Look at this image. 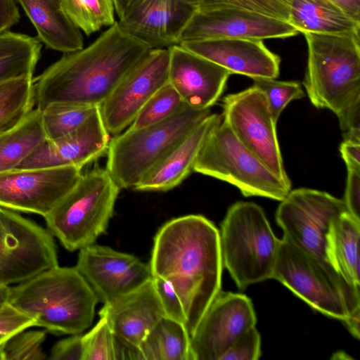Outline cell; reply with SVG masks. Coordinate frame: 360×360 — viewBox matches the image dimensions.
<instances>
[{
	"label": "cell",
	"mask_w": 360,
	"mask_h": 360,
	"mask_svg": "<svg viewBox=\"0 0 360 360\" xmlns=\"http://www.w3.org/2000/svg\"><path fill=\"white\" fill-rule=\"evenodd\" d=\"M149 265L153 276L169 281L180 298L191 336L221 290L219 230L200 214L167 221L154 237Z\"/></svg>",
	"instance_id": "obj_1"
},
{
	"label": "cell",
	"mask_w": 360,
	"mask_h": 360,
	"mask_svg": "<svg viewBox=\"0 0 360 360\" xmlns=\"http://www.w3.org/2000/svg\"><path fill=\"white\" fill-rule=\"evenodd\" d=\"M150 49L117 21L86 48L64 53L34 78L35 105L101 106Z\"/></svg>",
	"instance_id": "obj_2"
},
{
	"label": "cell",
	"mask_w": 360,
	"mask_h": 360,
	"mask_svg": "<svg viewBox=\"0 0 360 360\" xmlns=\"http://www.w3.org/2000/svg\"><path fill=\"white\" fill-rule=\"evenodd\" d=\"M303 34L308 49L303 85L311 103L336 115L344 141L360 142V38Z\"/></svg>",
	"instance_id": "obj_3"
},
{
	"label": "cell",
	"mask_w": 360,
	"mask_h": 360,
	"mask_svg": "<svg viewBox=\"0 0 360 360\" xmlns=\"http://www.w3.org/2000/svg\"><path fill=\"white\" fill-rule=\"evenodd\" d=\"M76 266L58 265L10 287L8 303L57 334H79L93 322L98 302Z\"/></svg>",
	"instance_id": "obj_4"
},
{
	"label": "cell",
	"mask_w": 360,
	"mask_h": 360,
	"mask_svg": "<svg viewBox=\"0 0 360 360\" xmlns=\"http://www.w3.org/2000/svg\"><path fill=\"white\" fill-rule=\"evenodd\" d=\"M219 231L223 266L240 290L273 278L281 239L259 205L234 203Z\"/></svg>",
	"instance_id": "obj_5"
},
{
	"label": "cell",
	"mask_w": 360,
	"mask_h": 360,
	"mask_svg": "<svg viewBox=\"0 0 360 360\" xmlns=\"http://www.w3.org/2000/svg\"><path fill=\"white\" fill-rule=\"evenodd\" d=\"M120 190L106 169L82 173L44 217L49 232L70 252L94 244L106 231Z\"/></svg>",
	"instance_id": "obj_6"
},
{
	"label": "cell",
	"mask_w": 360,
	"mask_h": 360,
	"mask_svg": "<svg viewBox=\"0 0 360 360\" xmlns=\"http://www.w3.org/2000/svg\"><path fill=\"white\" fill-rule=\"evenodd\" d=\"M210 109L184 105L167 119L110 139L106 169L120 188H133L205 117Z\"/></svg>",
	"instance_id": "obj_7"
},
{
	"label": "cell",
	"mask_w": 360,
	"mask_h": 360,
	"mask_svg": "<svg viewBox=\"0 0 360 360\" xmlns=\"http://www.w3.org/2000/svg\"><path fill=\"white\" fill-rule=\"evenodd\" d=\"M314 309L340 321L360 309L359 288L325 259L280 240L273 278Z\"/></svg>",
	"instance_id": "obj_8"
},
{
	"label": "cell",
	"mask_w": 360,
	"mask_h": 360,
	"mask_svg": "<svg viewBox=\"0 0 360 360\" xmlns=\"http://www.w3.org/2000/svg\"><path fill=\"white\" fill-rule=\"evenodd\" d=\"M193 172L233 185L245 197L281 201L291 190L237 139L223 118L207 135Z\"/></svg>",
	"instance_id": "obj_9"
},
{
	"label": "cell",
	"mask_w": 360,
	"mask_h": 360,
	"mask_svg": "<svg viewBox=\"0 0 360 360\" xmlns=\"http://www.w3.org/2000/svg\"><path fill=\"white\" fill-rule=\"evenodd\" d=\"M49 231L0 207V284L23 282L58 265Z\"/></svg>",
	"instance_id": "obj_10"
},
{
	"label": "cell",
	"mask_w": 360,
	"mask_h": 360,
	"mask_svg": "<svg viewBox=\"0 0 360 360\" xmlns=\"http://www.w3.org/2000/svg\"><path fill=\"white\" fill-rule=\"evenodd\" d=\"M222 118L237 139L285 185L291 181L284 167L274 121L265 96L252 86L222 99Z\"/></svg>",
	"instance_id": "obj_11"
},
{
	"label": "cell",
	"mask_w": 360,
	"mask_h": 360,
	"mask_svg": "<svg viewBox=\"0 0 360 360\" xmlns=\"http://www.w3.org/2000/svg\"><path fill=\"white\" fill-rule=\"evenodd\" d=\"M343 200L328 193L300 188L281 201L276 220L283 238L297 248L325 259L326 237L332 221L347 212Z\"/></svg>",
	"instance_id": "obj_12"
},
{
	"label": "cell",
	"mask_w": 360,
	"mask_h": 360,
	"mask_svg": "<svg viewBox=\"0 0 360 360\" xmlns=\"http://www.w3.org/2000/svg\"><path fill=\"white\" fill-rule=\"evenodd\" d=\"M82 169L15 168L0 173V207L45 217L73 188Z\"/></svg>",
	"instance_id": "obj_13"
},
{
	"label": "cell",
	"mask_w": 360,
	"mask_h": 360,
	"mask_svg": "<svg viewBox=\"0 0 360 360\" xmlns=\"http://www.w3.org/2000/svg\"><path fill=\"white\" fill-rule=\"evenodd\" d=\"M169 50L150 49L100 106L109 134L121 132L149 99L169 83Z\"/></svg>",
	"instance_id": "obj_14"
},
{
	"label": "cell",
	"mask_w": 360,
	"mask_h": 360,
	"mask_svg": "<svg viewBox=\"0 0 360 360\" xmlns=\"http://www.w3.org/2000/svg\"><path fill=\"white\" fill-rule=\"evenodd\" d=\"M256 323L248 297L221 290L191 336L193 360H221L238 338Z\"/></svg>",
	"instance_id": "obj_15"
},
{
	"label": "cell",
	"mask_w": 360,
	"mask_h": 360,
	"mask_svg": "<svg viewBox=\"0 0 360 360\" xmlns=\"http://www.w3.org/2000/svg\"><path fill=\"white\" fill-rule=\"evenodd\" d=\"M75 266L103 304L130 293L153 278L149 264L94 243L79 250Z\"/></svg>",
	"instance_id": "obj_16"
},
{
	"label": "cell",
	"mask_w": 360,
	"mask_h": 360,
	"mask_svg": "<svg viewBox=\"0 0 360 360\" xmlns=\"http://www.w3.org/2000/svg\"><path fill=\"white\" fill-rule=\"evenodd\" d=\"M297 34L289 22L278 18L235 6H214L195 11L180 42L219 38L264 41Z\"/></svg>",
	"instance_id": "obj_17"
},
{
	"label": "cell",
	"mask_w": 360,
	"mask_h": 360,
	"mask_svg": "<svg viewBox=\"0 0 360 360\" xmlns=\"http://www.w3.org/2000/svg\"><path fill=\"white\" fill-rule=\"evenodd\" d=\"M196 10L184 0H131L117 22L148 49H165L180 43Z\"/></svg>",
	"instance_id": "obj_18"
},
{
	"label": "cell",
	"mask_w": 360,
	"mask_h": 360,
	"mask_svg": "<svg viewBox=\"0 0 360 360\" xmlns=\"http://www.w3.org/2000/svg\"><path fill=\"white\" fill-rule=\"evenodd\" d=\"M110 141L99 106L72 132L41 144L17 168L75 166L82 169L107 153Z\"/></svg>",
	"instance_id": "obj_19"
},
{
	"label": "cell",
	"mask_w": 360,
	"mask_h": 360,
	"mask_svg": "<svg viewBox=\"0 0 360 360\" xmlns=\"http://www.w3.org/2000/svg\"><path fill=\"white\" fill-rule=\"evenodd\" d=\"M168 49L169 83L184 104L198 110L210 109L220 98L232 74L179 44Z\"/></svg>",
	"instance_id": "obj_20"
},
{
	"label": "cell",
	"mask_w": 360,
	"mask_h": 360,
	"mask_svg": "<svg viewBox=\"0 0 360 360\" xmlns=\"http://www.w3.org/2000/svg\"><path fill=\"white\" fill-rule=\"evenodd\" d=\"M184 48L223 67L231 74L276 79L280 57L263 40L219 38L181 41Z\"/></svg>",
	"instance_id": "obj_21"
},
{
	"label": "cell",
	"mask_w": 360,
	"mask_h": 360,
	"mask_svg": "<svg viewBox=\"0 0 360 360\" xmlns=\"http://www.w3.org/2000/svg\"><path fill=\"white\" fill-rule=\"evenodd\" d=\"M99 315L105 316L124 347L126 359H131L148 332L165 316L152 279L115 301L103 304Z\"/></svg>",
	"instance_id": "obj_22"
},
{
	"label": "cell",
	"mask_w": 360,
	"mask_h": 360,
	"mask_svg": "<svg viewBox=\"0 0 360 360\" xmlns=\"http://www.w3.org/2000/svg\"><path fill=\"white\" fill-rule=\"evenodd\" d=\"M222 115L210 113L160 162L146 173L134 189L139 191H166L179 185L193 172L198 152L211 129Z\"/></svg>",
	"instance_id": "obj_23"
},
{
	"label": "cell",
	"mask_w": 360,
	"mask_h": 360,
	"mask_svg": "<svg viewBox=\"0 0 360 360\" xmlns=\"http://www.w3.org/2000/svg\"><path fill=\"white\" fill-rule=\"evenodd\" d=\"M47 49L71 53L84 47L83 36L64 12L61 0H17Z\"/></svg>",
	"instance_id": "obj_24"
},
{
	"label": "cell",
	"mask_w": 360,
	"mask_h": 360,
	"mask_svg": "<svg viewBox=\"0 0 360 360\" xmlns=\"http://www.w3.org/2000/svg\"><path fill=\"white\" fill-rule=\"evenodd\" d=\"M289 23L298 32L349 35L360 38V22L326 0H290Z\"/></svg>",
	"instance_id": "obj_25"
},
{
	"label": "cell",
	"mask_w": 360,
	"mask_h": 360,
	"mask_svg": "<svg viewBox=\"0 0 360 360\" xmlns=\"http://www.w3.org/2000/svg\"><path fill=\"white\" fill-rule=\"evenodd\" d=\"M360 221L347 212L331 223L326 237L328 262L349 283L359 288Z\"/></svg>",
	"instance_id": "obj_26"
},
{
	"label": "cell",
	"mask_w": 360,
	"mask_h": 360,
	"mask_svg": "<svg viewBox=\"0 0 360 360\" xmlns=\"http://www.w3.org/2000/svg\"><path fill=\"white\" fill-rule=\"evenodd\" d=\"M130 359L193 360L191 335L184 324L164 316L146 335Z\"/></svg>",
	"instance_id": "obj_27"
},
{
	"label": "cell",
	"mask_w": 360,
	"mask_h": 360,
	"mask_svg": "<svg viewBox=\"0 0 360 360\" xmlns=\"http://www.w3.org/2000/svg\"><path fill=\"white\" fill-rule=\"evenodd\" d=\"M46 141L41 111L33 109L18 126L0 134V173L17 168Z\"/></svg>",
	"instance_id": "obj_28"
},
{
	"label": "cell",
	"mask_w": 360,
	"mask_h": 360,
	"mask_svg": "<svg viewBox=\"0 0 360 360\" xmlns=\"http://www.w3.org/2000/svg\"><path fill=\"white\" fill-rule=\"evenodd\" d=\"M41 49V42L37 37L9 30L0 33V83L33 76Z\"/></svg>",
	"instance_id": "obj_29"
},
{
	"label": "cell",
	"mask_w": 360,
	"mask_h": 360,
	"mask_svg": "<svg viewBox=\"0 0 360 360\" xmlns=\"http://www.w3.org/2000/svg\"><path fill=\"white\" fill-rule=\"evenodd\" d=\"M34 105L33 76H21L1 82L0 134L22 122Z\"/></svg>",
	"instance_id": "obj_30"
},
{
	"label": "cell",
	"mask_w": 360,
	"mask_h": 360,
	"mask_svg": "<svg viewBox=\"0 0 360 360\" xmlns=\"http://www.w3.org/2000/svg\"><path fill=\"white\" fill-rule=\"evenodd\" d=\"M61 5L70 21L88 36L116 22L113 0H61Z\"/></svg>",
	"instance_id": "obj_31"
},
{
	"label": "cell",
	"mask_w": 360,
	"mask_h": 360,
	"mask_svg": "<svg viewBox=\"0 0 360 360\" xmlns=\"http://www.w3.org/2000/svg\"><path fill=\"white\" fill-rule=\"evenodd\" d=\"M98 107L99 106H82L58 103L47 105L40 110L46 140H54L72 132Z\"/></svg>",
	"instance_id": "obj_32"
},
{
	"label": "cell",
	"mask_w": 360,
	"mask_h": 360,
	"mask_svg": "<svg viewBox=\"0 0 360 360\" xmlns=\"http://www.w3.org/2000/svg\"><path fill=\"white\" fill-rule=\"evenodd\" d=\"M84 360L126 359L124 347L116 338L103 316L82 335Z\"/></svg>",
	"instance_id": "obj_33"
},
{
	"label": "cell",
	"mask_w": 360,
	"mask_h": 360,
	"mask_svg": "<svg viewBox=\"0 0 360 360\" xmlns=\"http://www.w3.org/2000/svg\"><path fill=\"white\" fill-rule=\"evenodd\" d=\"M184 105L177 91L167 83L149 99L128 129H138L160 122Z\"/></svg>",
	"instance_id": "obj_34"
},
{
	"label": "cell",
	"mask_w": 360,
	"mask_h": 360,
	"mask_svg": "<svg viewBox=\"0 0 360 360\" xmlns=\"http://www.w3.org/2000/svg\"><path fill=\"white\" fill-rule=\"evenodd\" d=\"M252 86L262 91L274 121H277L288 103L305 94L301 84L295 81H278L274 78H254Z\"/></svg>",
	"instance_id": "obj_35"
},
{
	"label": "cell",
	"mask_w": 360,
	"mask_h": 360,
	"mask_svg": "<svg viewBox=\"0 0 360 360\" xmlns=\"http://www.w3.org/2000/svg\"><path fill=\"white\" fill-rule=\"evenodd\" d=\"M44 331L22 330L9 338L1 347L3 360H42L46 354L42 343Z\"/></svg>",
	"instance_id": "obj_36"
},
{
	"label": "cell",
	"mask_w": 360,
	"mask_h": 360,
	"mask_svg": "<svg viewBox=\"0 0 360 360\" xmlns=\"http://www.w3.org/2000/svg\"><path fill=\"white\" fill-rule=\"evenodd\" d=\"M196 9L235 6L262 13L289 22L290 0H184Z\"/></svg>",
	"instance_id": "obj_37"
},
{
	"label": "cell",
	"mask_w": 360,
	"mask_h": 360,
	"mask_svg": "<svg viewBox=\"0 0 360 360\" xmlns=\"http://www.w3.org/2000/svg\"><path fill=\"white\" fill-rule=\"evenodd\" d=\"M152 281L165 316L186 326V318L183 304L171 283L158 276H153Z\"/></svg>",
	"instance_id": "obj_38"
},
{
	"label": "cell",
	"mask_w": 360,
	"mask_h": 360,
	"mask_svg": "<svg viewBox=\"0 0 360 360\" xmlns=\"http://www.w3.org/2000/svg\"><path fill=\"white\" fill-rule=\"evenodd\" d=\"M261 356V337L252 327L243 333L221 360H257Z\"/></svg>",
	"instance_id": "obj_39"
},
{
	"label": "cell",
	"mask_w": 360,
	"mask_h": 360,
	"mask_svg": "<svg viewBox=\"0 0 360 360\" xmlns=\"http://www.w3.org/2000/svg\"><path fill=\"white\" fill-rule=\"evenodd\" d=\"M34 326L33 318L7 303L0 309V348L12 335Z\"/></svg>",
	"instance_id": "obj_40"
},
{
	"label": "cell",
	"mask_w": 360,
	"mask_h": 360,
	"mask_svg": "<svg viewBox=\"0 0 360 360\" xmlns=\"http://www.w3.org/2000/svg\"><path fill=\"white\" fill-rule=\"evenodd\" d=\"M49 359L84 360L82 335L75 334L58 342L52 348Z\"/></svg>",
	"instance_id": "obj_41"
},
{
	"label": "cell",
	"mask_w": 360,
	"mask_h": 360,
	"mask_svg": "<svg viewBox=\"0 0 360 360\" xmlns=\"http://www.w3.org/2000/svg\"><path fill=\"white\" fill-rule=\"evenodd\" d=\"M347 169V176L343 201L347 212L356 221H360V170Z\"/></svg>",
	"instance_id": "obj_42"
},
{
	"label": "cell",
	"mask_w": 360,
	"mask_h": 360,
	"mask_svg": "<svg viewBox=\"0 0 360 360\" xmlns=\"http://www.w3.org/2000/svg\"><path fill=\"white\" fill-rule=\"evenodd\" d=\"M20 15L15 0H0V33L17 24Z\"/></svg>",
	"instance_id": "obj_43"
},
{
	"label": "cell",
	"mask_w": 360,
	"mask_h": 360,
	"mask_svg": "<svg viewBox=\"0 0 360 360\" xmlns=\"http://www.w3.org/2000/svg\"><path fill=\"white\" fill-rule=\"evenodd\" d=\"M340 152L347 168L360 170V142L343 141Z\"/></svg>",
	"instance_id": "obj_44"
},
{
	"label": "cell",
	"mask_w": 360,
	"mask_h": 360,
	"mask_svg": "<svg viewBox=\"0 0 360 360\" xmlns=\"http://www.w3.org/2000/svg\"><path fill=\"white\" fill-rule=\"evenodd\" d=\"M346 15L360 22V0H326Z\"/></svg>",
	"instance_id": "obj_45"
},
{
	"label": "cell",
	"mask_w": 360,
	"mask_h": 360,
	"mask_svg": "<svg viewBox=\"0 0 360 360\" xmlns=\"http://www.w3.org/2000/svg\"><path fill=\"white\" fill-rule=\"evenodd\" d=\"M359 321L360 309L352 312L342 321L351 335L356 339H359Z\"/></svg>",
	"instance_id": "obj_46"
},
{
	"label": "cell",
	"mask_w": 360,
	"mask_h": 360,
	"mask_svg": "<svg viewBox=\"0 0 360 360\" xmlns=\"http://www.w3.org/2000/svg\"><path fill=\"white\" fill-rule=\"evenodd\" d=\"M131 0H113L115 13L119 18L125 13Z\"/></svg>",
	"instance_id": "obj_47"
},
{
	"label": "cell",
	"mask_w": 360,
	"mask_h": 360,
	"mask_svg": "<svg viewBox=\"0 0 360 360\" xmlns=\"http://www.w3.org/2000/svg\"><path fill=\"white\" fill-rule=\"evenodd\" d=\"M10 287L0 284V309L8 303Z\"/></svg>",
	"instance_id": "obj_48"
},
{
	"label": "cell",
	"mask_w": 360,
	"mask_h": 360,
	"mask_svg": "<svg viewBox=\"0 0 360 360\" xmlns=\"http://www.w3.org/2000/svg\"><path fill=\"white\" fill-rule=\"evenodd\" d=\"M0 360H3V355H2V353H1V348H0Z\"/></svg>",
	"instance_id": "obj_49"
}]
</instances>
